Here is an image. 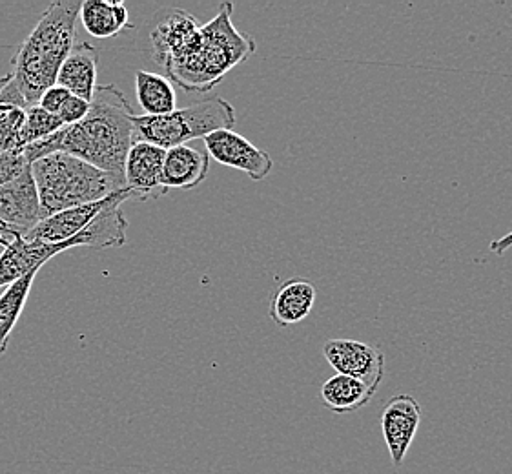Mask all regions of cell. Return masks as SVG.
Wrapping results in <instances>:
<instances>
[{"instance_id": "cell-2", "label": "cell", "mask_w": 512, "mask_h": 474, "mask_svg": "<svg viewBox=\"0 0 512 474\" xmlns=\"http://www.w3.org/2000/svg\"><path fill=\"white\" fill-rule=\"evenodd\" d=\"M81 4L79 0L52 2L13 55L11 75L30 106L57 83L62 62L75 46Z\"/></svg>"}, {"instance_id": "cell-27", "label": "cell", "mask_w": 512, "mask_h": 474, "mask_svg": "<svg viewBox=\"0 0 512 474\" xmlns=\"http://www.w3.org/2000/svg\"><path fill=\"white\" fill-rule=\"evenodd\" d=\"M489 248H491V252H494L496 256H503L507 250H511L512 248V232L505 234V236L500 237V239H496V241H492Z\"/></svg>"}, {"instance_id": "cell-14", "label": "cell", "mask_w": 512, "mask_h": 474, "mask_svg": "<svg viewBox=\"0 0 512 474\" xmlns=\"http://www.w3.org/2000/svg\"><path fill=\"white\" fill-rule=\"evenodd\" d=\"M210 170V155L195 146L168 148L164 155L161 185L164 190H192L201 185Z\"/></svg>"}, {"instance_id": "cell-17", "label": "cell", "mask_w": 512, "mask_h": 474, "mask_svg": "<svg viewBox=\"0 0 512 474\" xmlns=\"http://www.w3.org/2000/svg\"><path fill=\"white\" fill-rule=\"evenodd\" d=\"M130 13L124 2L119 0H84L81 4L79 21L84 30L95 39H112L124 30H134L128 21Z\"/></svg>"}, {"instance_id": "cell-16", "label": "cell", "mask_w": 512, "mask_h": 474, "mask_svg": "<svg viewBox=\"0 0 512 474\" xmlns=\"http://www.w3.org/2000/svg\"><path fill=\"white\" fill-rule=\"evenodd\" d=\"M97 66L99 53L88 42H75L72 52L62 62L57 75V83L64 90L92 103L93 93L97 90Z\"/></svg>"}, {"instance_id": "cell-7", "label": "cell", "mask_w": 512, "mask_h": 474, "mask_svg": "<svg viewBox=\"0 0 512 474\" xmlns=\"http://www.w3.org/2000/svg\"><path fill=\"white\" fill-rule=\"evenodd\" d=\"M206 154L219 165L243 172L252 181H263L274 168L272 155L257 148L234 130H217L203 139Z\"/></svg>"}, {"instance_id": "cell-23", "label": "cell", "mask_w": 512, "mask_h": 474, "mask_svg": "<svg viewBox=\"0 0 512 474\" xmlns=\"http://www.w3.org/2000/svg\"><path fill=\"white\" fill-rule=\"evenodd\" d=\"M28 168H31V163L24 154V148L0 152V186L19 179Z\"/></svg>"}, {"instance_id": "cell-6", "label": "cell", "mask_w": 512, "mask_h": 474, "mask_svg": "<svg viewBox=\"0 0 512 474\" xmlns=\"http://www.w3.org/2000/svg\"><path fill=\"white\" fill-rule=\"evenodd\" d=\"M236 126V108L223 97L214 95L203 103L177 108L172 114L148 117L135 115L134 141H144L164 150L188 145L194 139H205L217 130Z\"/></svg>"}, {"instance_id": "cell-18", "label": "cell", "mask_w": 512, "mask_h": 474, "mask_svg": "<svg viewBox=\"0 0 512 474\" xmlns=\"http://www.w3.org/2000/svg\"><path fill=\"white\" fill-rule=\"evenodd\" d=\"M30 104L22 97L13 75L0 79V152L17 150Z\"/></svg>"}, {"instance_id": "cell-21", "label": "cell", "mask_w": 512, "mask_h": 474, "mask_svg": "<svg viewBox=\"0 0 512 474\" xmlns=\"http://www.w3.org/2000/svg\"><path fill=\"white\" fill-rule=\"evenodd\" d=\"M37 274H39V270H33L24 278L17 279L15 283L8 285L6 290L0 294V356H4L8 351L11 334L21 320Z\"/></svg>"}, {"instance_id": "cell-9", "label": "cell", "mask_w": 512, "mask_h": 474, "mask_svg": "<svg viewBox=\"0 0 512 474\" xmlns=\"http://www.w3.org/2000/svg\"><path fill=\"white\" fill-rule=\"evenodd\" d=\"M199 31L201 26L192 13L179 8L159 11L150 31L154 61L164 70L170 68L194 46Z\"/></svg>"}, {"instance_id": "cell-12", "label": "cell", "mask_w": 512, "mask_h": 474, "mask_svg": "<svg viewBox=\"0 0 512 474\" xmlns=\"http://www.w3.org/2000/svg\"><path fill=\"white\" fill-rule=\"evenodd\" d=\"M166 150L161 146L134 141L124 161V185L135 201H154L166 194L161 185Z\"/></svg>"}, {"instance_id": "cell-25", "label": "cell", "mask_w": 512, "mask_h": 474, "mask_svg": "<svg viewBox=\"0 0 512 474\" xmlns=\"http://www.w3.org/2000/svg\"><path fill=\"white\" fill-rule=\"evenodd\" d=\"M70 97H72V93L61 88L59 84H53L46 92L42 93L37 106H41L42 110L48 114L59 115L62 104L66 103Z\"/></svg>"}, {"instance_id": "cell-3", "label": "cell", "mask_w": 512, "mask_h": 474, "mask_svg": "<svg viewBox=\"0 0 512 474\" xmlns=\"http://www.w3.org/2000/svg\"><path fill=\"white\" fill-rule=\"evenodd\" d=\"M232 11L234 4L225 2L216 17L201 26L197 41L185 57L166 68L170 83L185 92H210L225 79L226 73L256 53L254 37L237 30Z\"/></svg>"}, {"instance_id": "cell-20", "label": "cell", "mask_w": 512, "mask_h": 474, "mask_svg": "<svg viewBox=\"0 0 512 474\" xmlns=\"http://www.w3.org/2000/svg\"><path fill=\"white\" fill-rule=\"evenodd\" d=\"M135 93L137 103L148 117L172 114L177 110L175 86L164 75L139 70L135 73Z\"/></svg>"}, {"instance_id": "cell-19", "label": "cell", "mask_w": 512, "mask_h": 474, "mask_svg": "<svg viewBox=\"0 0 512 474\" xmlns=\"http://www.w3.org/2000/svg\"><path fill=\"white\" fill-rule=\"evenodd\" d=\"M376 392H378L376 389L359 382L356 378L334 374L321 385L319 400L332 413L349 414L356 413L365 405H369Z\"/></svg>"}, {"instance_id": "cell-10", "label": "cell", "mask_w": 512, "mask_h": 474, "mask_svg": "<svg viewBox=\"0 0 512 474\" xmlns=\"http://www.w3.org/2000/svg\"><path fill=\"white\" fill-rule=\"evenodd\" d=\"M130 199H132L130 192L121 190V192H115L101 201L70 208V210H62L59 214H53V216L39 221L24 237L31 241H42V243H52V245L66 243L73 237L79 236L82 230L90 227L106 208L112 207L115 203H126Z\"/></svg>"}, {"instance_id": "cell-26", "label": "cell", "mask_w": 512, "mask_h": 474, "mask_svg": "<svg viewBox=\"0 0 512 474\" xmlns=\"http://www.w3.org/2000/svg\"><path fill=\"white\" fill-rule=\"evenodd\" d=\"M19 237H24V234L19 232L17 228L10 227L4 221H0V252L4 248L10 247L11 243H15Z\"/></svg>"}, {"instance_id": "cell-22", "label": "cell", "mask_w": 512, "mask_h": 474, "mask_svg": "<svg viewBox=\"0 0 512 474\" xmlns=\"http://www.w3.org/2000/svg\"><path fill=\"white\" fill-rule=\"evenodd\" d=\"M61 119L57 115L48 114L44 112L41 106H30L26 112V121L21 130V139H19V146L26 148V146L35 145L42 139H48L53 134H57L61 130Z\"/></svg>"}, {"instance_id": "cell-11", "label": "cell", "mask_w": 512, "mask_h": 474, "mask_svg": "<svg viewBox=\"0 0 512 474\" xmlns=\"http://www.w3.org/2000/svg\"><path fill=\"white\" fill-rule=\"evenodd\" d=\"M421 423V407L410 394H396L383 405L381 433L396 467L405 462Z\"/></svg>"}, {"instance_id": "cell-24", "label": "cell", "mask_w": 512, "mask_h": 474, "mask_svg": "<svg viewBox=\"0 0 512 474\" xmlns=\"http://www.w3.org/2000/svg\"><path fill=\"white\" fill-rule=\"evenodd\" d=\"M90 112V103L84 101L81 97L72 95L66 103L62 104L61 112H59V119H61L64 126L79 123Z\"/></svg>"}, {"instance_id": "cell-15", "label": "cell", "mask_w": 512, "mask_h": 474, "mask_svg": "<svg viewBox=\"0 0 512 474\" xmlns=\"http://www.w3.org/2000/svg\"><path fill=\"white\" fill-rule=\"evenodd\" d=\"M318 290L307 279H288L270 299L268 314L277 327L285 329L307 320L316 305Z\"/></svg>"}, {"instance_id": "cell-13", "label": "cell", "mask_w": 512, "mask_h": 474, "mask_svg": "<svg viewBox=\"0 0 512 474\" xmlns=\"http://www.w3.org/2000/svg\"><path fill=\"white\" fill-rule=\"evenodd\" d=\"M0 221L17 228L24 236L41 221L39 196L31 168L19 179L0 186Z\"/></svg>"}, {"instance_id": "cell-5", "label": "cell", "mask_w": 512, "mask_h": 474, "mask_svg": "<svg viewBox=\"0 0 512 474\" xmlns=\"http://www.w3.org/2000/svg\"><path fill=\"white\" fill-rule=\"evenodd\" d=\"M124 203L106 208L90 227L66 243H42L19 237L10 247L0 252V289L24 278L33 270H41L50 259L70 248L90 247L95 250L117 248L126 245L128 219L123 214Z\"/></svg>"}, {"instance_id": "cell-1", "label": "cell", "mask_w": 512, "mask_h": 474, "mask_svg": "<svg viewBox=\"0 0 512 474\" xmlns=\"http://www.w3.org/2000/svg\"><path fill=\"white\" fill-rule=\"evenodd\" d=\"M134 110L113 84H97L90 112L79 123L62 126L57 134L26 146L31 165L41 157L62 152L113 176L123 177L124 161L134 145Z\"/></svg>"}, {"instance_id": "cell-4", "label": "cell", "mask_w": 512, "mask_h": 474, "mask_svg": "<svg viewBox=\"0 0 512 474\" xmlns=\"http://www.w3.org/2000/svg\"><path fill=\"white\" fill-rule=\"evenodd\" d=\"M31 174L39 196L41 221L62 210L95 203L126 190L123 177L108 174L62 152L35 161Z\"/></svg>"}, {"instance_id": "cell-8", "label": "cell", "mask_w": 512, "mask_h": 474, "mask_svg": "<svg viewBox=\"0 0 512 474\" xmlns=\"http://www.w3.org/2000/svg\"><path fill=\"white\" fill-rule=\"evenodd\" d=\"M323 356L336 374L356 378L378 391L385 376V354L365 341L328 340L323 345Z\"/></svg>"}]
</instances>
